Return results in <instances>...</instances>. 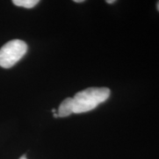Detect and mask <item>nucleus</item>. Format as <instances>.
Wrapping results in <instances>:
<instances>
[{
  "mask_svg": "<svg viewBox=\"0 0 159 159\" xmlns=\"http://www.w3.org/2000/svg\"><path fill=\"white\" fill-rule=\"evenodd\" d=\"M111 91L108 88H89L77 92L73 97V112L82 114L97 108L109 98Z\"/></svg>",
  "mask_w": 159,
  "mask_h": 159,
  "instance_id": "1",
  "label": "nucleus"
},
{
  "mask_svg": "<svg viewBox=\"0 0 159 159\" xmlns=\"http://www.w3.org/2000/svg\"><path fill=\"white\" fill-rule=\"evenodd\" d=\"M27 51V45L25 41L14 39L6 43L0 49V66L9 69L22 58Z\"/></svg>",
  "mask_w": 159,
  "mask_h": 159,
  "instance_id": "2",
  "label": "nucleus"
},
{
  "mask_svg": "<svg viewBox=\"0 0 159 159\" xmlns=\"http://www.w3.org/2000/svg\"><path fill=\"white\" fill-rule=\"evenodd\" d=\"M71 114H74L73 99L71 97H68L65 99L60 105L58 111H57V115H58V117H66Z\"/></svg>",
  "mask_w": 159,
  "mask_h": 159,
  "instance_id": "3",
  "label": "nucleus"
},
{
  "mask_svg": "<svg viewBox=\"0 0 159 159\" xmlns=\"http://www.w3.org/2000/svg\"><path fill=\"white\" fill-rule=\"evenodd\" d=\"M39 2V0H13V3L15 5L25 8H33Z\"/></svg>",
  "mask_w": 159,
  "mask_h": 159,
  "instance_id": "4",
  "label": "nucleus"
},
{
  "mask_svg": "<svg viewBox=\"0 0 159 159\" xmlns=\"http://www.w3.org/2000/svg\"><path fill=\"white\" fill-rule=\"evenodd\" d=\"M115 2H116L115 0H107L106 2L108 3V4H113V3H114Z\"/></svg>",
  "mask_w": 159,
  "mask_h": 159,
  "instance_id": "5",
  "label": "nucleus"
},
{
  "mask_svg": "<svg viewBox=\"0 0 159 159\" xmlns=\"http://www.w3.org/2000/svg\"><path fill=\"white\" fill-rule=\"evenodd\" d=\"M75 2H77V3H79V2H83V0H75Z\"/></svg>",
  "mask_w": 159,
  "mask_h": 159,
  "instance_id": "6",
  "label": "nucleus"
},
{
  "mask_svg": "<svg viewBox=\"0 0 159 159\" xmlns=\"http://www.w3.org/2000/svg\"><path fill=\"white\" fill-rule=\"evenodd\" d=\"M53 116H54L55 118H57V117H58V115H57V114H56V113H55V114H53Z\"/></svg>",
  "mask_w": 159,
  "mask_h": 159,
  "instance_id": "7",
  "label": "nucleus"
},
{
  "mask_svg": "<svg viewBox=\"0 0 159 159\" xmlns=\"http://www.w3.org/2000/svg\"><path fill=\"white\" fill-rule=\"evenodd\" d=\"M20 159H27V158H26L25 156H23L22 157H21V158H20Z\"/></svg>",
  "mask_w": 159,
  "mask_h": 159,
  "instance_id": "8",
  "label": "nucleus"
},
{
  "mask_svg": "<svg viewBox=\"0 0 159 159\" xmlns=\"http://www.w3.org/2000/svg\"><path fill=\"white\" fill-rule=\"evenodd\" d=\"M157 9H158V11H159V2L157 3Z\"/></svg>",
  "mask_w": 159,
  "mask_h": 159,
  "instance_id": "9",
  "label": "nucleus"
},
{
  "mask_svg": "<svg viewBox=\"0 0 159 159\" xmlns=\"http://www.w3.org/2000/svg\"><path fill=\"white\" fill-rule=\"evenodd\" d=\"M52 113H54V114H55V111H56V110H55V109L53 108L52 110Z\"/></svg>",
  "mask_w": 159,
  "mask_h": 159,
  "instance_id": "10",
  "label": "nucleus"
}]
</instances>
